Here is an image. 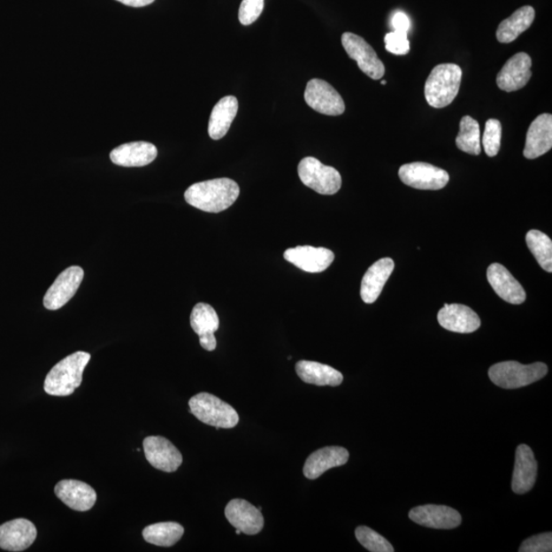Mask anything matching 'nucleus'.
Listing matches in <instances>:
<instances>
[{"label":"nucleus","mask_w":552,"mask_h":552,"mask_svg":"<svg viewBox=\"0 0 552 552\" xmlns=\"http://www.w3.org/2000/svg\"><path fill=\"white\" fill-rule=\"evenodd\" d=\"M341 44L352 60L356 61L358 67L365 75L379 80L385 75V65L380 60L377 52L363 37L346 32L341 35Z\"/></svg>","instance_id":"6e6552de"},{"label":"nucleus","mask_w":552,"mask_h":552,"mask_svg":"<svg viewBox=\"0 0 552 552\" xmlns=\"http://www.w3.org/2000/svg\"><path fill=\"white\" fill-rule=\"evenodd\" d=\"M502 127V123L496 119H489L486 122L483 134V148L489 157H495L501 150Z\"/></svg>","instance_id":"473e14b6"},{"label":"nucleus","mask_w":552,"mask_h":552,"mask_svg":"<svg viewBox=\"0 0 552 552\" xmlns=\"http://www.w3.org/2000/svg\"><path fill=\"white\" fill-rule=\"evenodd\" d=\"M239 184L229 179H217L190 186L184 198L190 206L208 213H220L234 205L240 196Z\"/></svg>","instance_id":"f257e3e1"},{"label":"nucleus","mask_w":552,"mask_h":552,"mask_svg":"<svg viewBox=\"0 0 552 552\" xmlns=\"http://www.w3.org/2000/svg\"><path fill=\"white\" fill-rule=\"evenodd\" d=\"M395 267L391 258H383L368 268L361 281L360 295L364 303L372 304L378 300L380 293L389 280Z\"/></svg>","instance_id":"b1692460"},{"label":"nucleus","mask_w":552,"mask_h":552,"mask_svg":"<svg viewBox=\"0 0 552 552\" xmlns=\"http://www.w3.org/2000/svg\"><path fill=\"white\" fill-rule=\"evenodd\" d=\"M552 148V116L542 114L531 123L527 137H525V146L524 156L529 160L537 159L549 152Z\"/></svg>","instance_id":"aec40b11"},{"label":"nucleus","mask_w":552,"mask_h":552,"mask_svg":"<svg viewBox=\"0 0 552 552\" xmlns=\"http://www.w3.org/2000/svg\"><path fill=\"white\" fill-rule=\"evenodd\" d=\"M386 50L393 55L405 56L410 51V42L407 33L393 31L385 36Z\"/></svg>","instance_id":"72a5a7b5"},{"label":"nucleus","mask_w":552,"mask_h":552,"mask_svg":"<svg viewBox=\"0 0 552 552\" xmlns=\"http://www.w3.org/2000/svg\"><path fill=\"white\" fill-rule=\"evenodd\" d=\"M538 464L533 451L528 445L521 444L516 452L514 475L511 488L517 494H524L534 487Z\"/></svg>","instance_id":"4be33fe9"},{"label":"nucleus","mask_w":552,"mask_h":552,"mask_svg":"<svg viewBox=\"0 0 552 552\" xmlns=\"http://www.w3.org/2000/svg\"><path fill=\"white\" fill-rule=\"evenodd\" d=\"M90 354L78 351L69 355L51 368L44 380V391L51 396H69L80 387Z\"/></svg>","instance_id":"f03ea898"},{"label":"nucleus","mask_w":552,"mask_h":552,"mask_svg":"<svg viewBox=\"0 0 552 552\" xmlns=\"http://www.w3.org/2000/svg\"><path fill=\"white\" fill-rule=\"evenodd\" d=\"M380 83H382L383 85H386L387 81L386 80H382V82H380Z\"/></svg>","instance_id":"a19ab883"},{"label":"nucleus","mask_w":552,"mask_h":552,"mask_svg":"<svg viewBox=\"0 0 552 552\" xmlns=\"http://www.w3.org/2000/svg\"><path fill=\"white\" fill-rule=\"evenodd\" d=\"M239 103L235 96L223 97L216 104L209 121V135L214 141H219L228 133L232 123L238 114Z\"/></svg>","instance_id":"a878e982"},{"label":"nucleus","mask_w":552,"mask_h":552,"mask_svg":"<svg viewBox=\"0 0 552 552\" xmlns=\"http://www.w3.org/2000/svg\"><path fill=\"white\" fill-rule=\"evenodd\" d=\"M551 550L552 534L550 532L528 538L518 549L520 552H550Z\"/></svg>","instance_id":"c9c22d12"},{"label":"nucleus","mask_w":552,"mask_h":552,"mask_svg":"<svg viewBox=\"0 0 552 552\" xmlns=\"http://www.w3.org/2000/svg\"><path fill=\"white\" fill-rule=\"evenodd\" d=\"M37 530L26 518H16L0 525V548L8 551H24L34 543Z\"/></svg>","instance_id":"2eb2a0df"},{"label":"nucleus","mask_w":552,"mask_h":552,"mask_svg":"<svg viewBox=\"0 0 552 552\" xmlns=\"http://www.w3.org/2000/svg\"><path fill=\"white\" fill-rule=\"evenodd\" d=\"M56 495L70 509L88 511L96 502V492L87 483L77 479H63L55 488Z\"/></svg>","instance_id":"a211bd4d"},{"label":"nucleus","mask_w":552,"mask_h":552,"mask_svg":"<svg viewBox=\"0 0 552 552\" xmlns=\"http://www.w3.org/2000/svg\"><path fill=\"white\" fill-rule=\"evenodd\" d=\"M84 278V271L79 266H71L58 276L43 298V305L49 310H58L74 297Z\"/></svg>","instance_id":"9d476101"},{"label":"nucleus","mask_w":552,"mask_h":552,"mask_svg":"<svg viewBox=\"0 0 552 552\" xmlns=\"http://www.w3.org/2000/svg\"><path fill=\"white\" fill-rule=\"evenodd\" d=\"M284 257L302 271L319 273L331 266L334 260V254L326 248L299 246L288 249L284 253Z\"/></svg>","instance_id":"4468645a"},{"label":"nucleus","mask_w":552,"mask_h":552,"mask_svg":"<svg viewBox=\"0 0 552 552\" xmlns=\"http://www.w3.org/2000/svg\"><path fill=\"white\" fill-rule=\"evenodd\" d=\"M548 372V367L542 363L524 365L517 361H504L490 367L489 378L503 389H518L538 382Z\"/></svg>","instance_id":"39448f33"},{"label":"nucleus","mask_w":552,"mask_h":552,"mask_svg":"<svg viewBox=\"0 0 552 552\" xmlns=\"http://www.w3.org/2000/svg\"><path fill=\"white\" fill-rule=\"evenodd\" d=\"M532 60L525 52L511 57L497 75L498 88L506 92L522 89L532 77Z\"/></svg>","instance_id":"dca6fc26"},{"label":"nucleus","mask_w":552,"mask_h":552,"mask_svg":"<svg viewBox=\"0 0 552 552\" xmlns=\"http://www.w3.org/2000/svg\"><path fill=\"white\" fill-rule=\"evenodd\" d=\"M184 528L179 523L164 522L148 525L142 531L144 540L157 547L170 548L179 542Z\"/></svg>","instance_id":"cd10ccee"},{"label":"nucleus","mask_w":552,"mask_h":552,"mask_svg":"<svg viewBox=\"0 0 552 552\" xmlns=\"http://www.w3.org/2000/svg\"><path fill=\"white\" fill-rule=\"evenodd\" d=\"M535 19V10L530 5L523 6L512 14L510 18L505 19L498 26L496 32L497 41L501 43H511L527 31L531 25L533 24Z\"/></svg>","instance_id":"bb28decb"},{"label":"nucleus","mask_w":552,"mask_h":552,"mask_svg":"<svg viewBox=\"0 0 552 552\" xmlns=\"http://www.w3.org/2000/svg\"><path fill=\"white\" fill-rule=\"evenodd\" d=\"M438 321L445 330L458 334L474 333L481 326L478 314L462 304H445L438 313Z\"/></svg>","instance_id":"f3484780"},{"label":"nucleus","mask_w":552,"mask_h":552,"mask_svg":"<svg viewBox=\"0 0 552 552\" xmlns=\"http://www.w3.org/2000/svg\"><path fill=\"white\" fill-rule=\"evenodd\" d=\"M348 460L349 452L343 447H325L309 456L304 464V476L309 479H318L326 471L346 464Z\"/></svg>","instance_id":"412c9836"},{"label":"nucleus","mask_w":552,"mask_h":552,"mask_svg":"<svg viewBox=\"0 0 552 552\" xmlns=\"http://www.w3.org/2000/svg\"><path fill=\"white\" fill-rule=\"evenodd\" d=\"M399 177L406 186L424 190L442 189L449 181V174L445 170L423 162L401 166Z\"/></svg>","instance_id":"0eeeda50"},{"label":"nucleus","mask_w":552,"mask_h":552,"mask_svg":"<svg viewBox=\"0 0 552 552\" xmlns=\"http://www.w3.org/2000/svg\"><path fill=\"white\" fill-rule=\"evenodd\" d=\"M298 173L306 187L320 195L337 194L341 187V176L337 169L326 166L313 157H304L298 166Z\"/></svg>","instance_id":"423d86ee"},{"label":"nucleus","mask_w":552,"mask_h":552,"mask_svg":"<svg viewBox=\"0 0 552 552\" xmlns=\"http://www.w3.org/2000/svg\"><path fill=\"white\" fill-rule=\"evenodd\" d=\"M219 324L218 315L211 305L198 303L190 314V326L199 337L214 334L218 331Z\"/></svg>","instance_id":"c756f323"},{"label":"nucleus","mask_w":552,"mask_h":552,"mask_svg":"<svg viewBox=\"0 0 552 552\" xmlns=\"http://www.w3.org/2000/svg\"><path fill=\"white\" fill-rule=\"evenodd\" d=\"M391 25L394 31L405 32L409 34L411 27V22L409 16L404 14L403 12H397L391 19Z\"/></svg>","instance_id":"e433bc0d"},{"label":"nucleus","mask_w":552,"mask_h":552,"mask_svg":"<svg viewBox=\"0 0 552 552\" xmlns=\"http://www.w3.org/2000/svg\"><path fill=\"white\" fill-rule=\"evenodd\" d=\"M157 150L153 143L135 142L122 144L111 150L110 159L122 167H143L155 161Z\"/></svg>","instance_id":"5701e85b"},{"label":"nucleus","mask_w":552,"mask_h":552,"mask_svg":"<svg viewBox=\"0 0 552 552\" xmlns=\"http://www.w3.org/2000/svg\"><path fill=\"white\" fill-rule=\"evenodd\" d=\"M236 534L240 535L242 533V532L239 529H236Z\"/></svg>","instance_id":"ea45409f"},{"label":"nucleus","mask_w":552,"mask_h":552,"mask_svg":"<svg viewBox=\"0 0 552 552\" xmlns=\"http://www.w3.org/2000/svg\"><path fill=\"white\" fill-rule=\"evenodd\" d=\"M463 71L456 64L436 65L425 84V97L431 107L442 109L458 95Z\"/></svg>","instance_id":"7ed1b4c3"},{"label":"nucleus","mask_w":552,"mask_h":552,"mask_svg":"<svg viewBox=\"0 0 552 552\" xmlns=\"http://www.w3.org/2000/svg\"><path fill=\"white\" fill-rule=\"evenodd\" d=\"M305 101L309 107L320 114L340 116L345 111V103L339 92L321 79H312L308 82Z\"/></svg>","instance_id":"1a4fd4ad"},{"label":"nucleus","mask_w":552,"mask_h":552,"mask_svg":"<svg viewBox=\"0 0 552 552\" xmlns=\"http://www.w3.org/2000/svg\"><path fill=\"white\" fill-rule=\"evenodd\" d=\"M410 518L424 527L440 530L455 529L462 524L459 512L445 505L417 506L410 511Z\"/></svg>","instance_id":"f8f14e48"},{"label":"nucleus","mask_w":552,"mask_h":552,"mask_svg":"<svg viewBox=\"0 0 552 552\" xmlns=\"http://www.w3.org/2000/svg\"><path fill=\"white\" fill-rule=\"evenodd\" d=\"M456 147L463 152L478 156L481 154V130L474 118L464 116L460 121Z\"/></svg>","instance_id":"c85d7f7f"},{"label":"nucleus","mask_w":552,"mask_h":552,"mask_svg":"<svg viewBox=\"0 0 552 552\" xmlns=\"http://www.w3.org/2000/svg\"><path fill=\"white\" fill-rule=\"evenodd\" d=\"M487 279L493 290L502 300L515 305H520L525 301V292L520 282L499 263L489 266Z\"/></svg>","instance_id":"6ab92c4d"},{"label":"nucleus","mask_w":552,"mask_h":552,"mask_svg":"<svg viewBox=\"0 0 552 552\" xmlns=\"http://www.w3.org/2000/svg\"><path fill=\"white\" fill-rule=\"evenodd\" d=\"M355 536H356L358 542L363 545L364 548L372 552H394L391 543L387 540L382 535H380L378 532L373 531L366 525H360L355 530Z\"/></svg>","instance_id":"2f4dec72"},{"label":"nucleus","mask_w":552,"mask_h":552,"mask_svg":"<svg viewBox=\"0 0 552 552\" xmlns=\"http://www.w3.org/2000/svg\"><path fill=\"white\" fill-rule=\"evenodd\" d=\"M143 451L148 462L155 469L173 472L182 464V455L168 439L161 436H150L143 440Z\"/></svg>","instance_id":"9b49d317"},{"label":"nucleus","mask_w":552,"mask_h":552,"mask_svg":"<svg viewBox=\"0 0 552 552\" xmlns=\"http://www.w3.org/2000/svg\"><path fill=\"white\" fill-rule=\"evenodd\" d=\"M200 338V344L203 348V349L207 351H214L217 347V341L215 338V334H210V336H203Z\"/></svg>","instance_id":"4c0bfd02"},{"label":"nucleus","mask_w":552,"mask_h":552,"mask_svg":"<svg viewBox=\"0 0 552 552\" xmlns=\"http://www.w3.org/2000/svg\"><path fill=\"white\" fill-rule=\"evenodd\" d=\"M190 412L203 424L218 429H233L239 424V414L233 406L209 393H199L190 398Z\"/></svg>","instance_id":"20e7f679"},{"label":"nucleus","mask_w":552,"mask_h":552,"mask_svg":"<svg viewBox=\"0 0 552 552\" xmlns=\"http://www.w3.org/2000/svg\"><path fill=\"white\" fill-rule=\"evenodd\" d=\"M525 242L532 254L536 258L538 264L545 272H552V242L548 235L540 230H530L525 235Z\"/></svg>","instance_id":"7c9ffc66"},{"label":"nucleus","mask_w":552,"mask_h":552,"mask_svg":"<svg viewBox=\"0 0 552 552\" xmlns=\"http://www.w3.org/2000/svg\"><path fill=\"white\" fill-rule=\"evenodd\" d=\"M264 9V0H242L239 19L242 25L248 26L253 24L257 19Z\"/></svg>","instance_id":"f704fd0d"},{"label":"nucleus","mask_w":552,"mask_h":552,"mask_svg":"<svg viewBox=\"0 0 552 552\" xmlns=\"http://www.w3.org/2000/svg\"><path fill=\"white\" fill-rule=\"evenodd\" d=\"M226 517L235 529L247 535L258 534L264 527L261 510L244 499L236 498L229 502L226 508Z\"/></svg>","instance_id":"ddd939ff"},{"label":"nucleus","mask_w":552,"mask_h":552,"mask_svg":"<svg viewBox=\"0 0 552 552\" xmlns=\"http://www.w3.org/2000/svg\"><path fill=\"white\" fill-rule=\"evenodd\" d=\"M117 2L125 5L133 6V8H142V6L153 4L155 0H117Z\"/></svg>","instance_id":"58836bf2"},{"label":"nucleus","mask_w":552,"mask_h":552,"mask_svg":"<svg viewBox=\"0 0 552 552\" xmlns=\"http://www.w3.org/2000/svg\"><path fill=\"white\" fill-rule=\"evenodd\" d=\"M295 372L304 383L310 385L337 387L344 380L343 374L334 367L315 361H299L295 364Z\"/></svg>","instance_id":"393cba45"}]
</instances>
